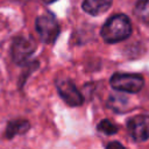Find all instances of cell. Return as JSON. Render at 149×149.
<instances>
[{"mask_svg": "<svg viewBox=\"0 0 149 149\" xmlns=\"http://www.w3.org/2000/svg\"><path fill=\"white\" fill-rule=\"evenodd\" d=\"M127 129L132 139L136 142L146 141L149 139V115H135L129 119Z\"/></svg>", "mask_w": 149, "mask_h": 149, "instance_id": "cell-6", "label": "cell"}, {"mask_svg": "<svg viewBox=\"0 0 149 149\" xmlns=\"http://www.w3.org/2000/svg\"><path fill=\"white\" fill-rule=\"evenodd\" d=\"M127 99L121 97V95H114V97H111L109 98V101H108V106L111 108H113L114 111H118V113L122 112L125 109V107L127 106Z\"/></svg>", "mask_w": 149, "mask_h": 149, "instance_id": "cell-11", "label": "cell"}, {"mask_svg": "<svg viewBox=\"0 0 149 149\" xmlns=\"http://www.w3.org/2000/svg\"><path fill=\"white\" fill-rule=\"evenodd\" d=\"M35 26L40 38L44 43H54L56 41L59 34V26L52 14L45 13L43 15H40L36 19Z\"/></svg>", "mask_w": 149, "mask_h": 149, "instance_id": "cell-3", "label": "cell"}, {"mask_svg": "<svg viewBox=\"0 0 149 149\" xmlns=\"http://www.w3.org/2000/svg\"><path fill=\"white\" fill-rule=\"evenodd\" d=\"M112 0H84L81 7L90 15H100L108 10Z\"/></svg>", "mask_w": 149, "mask_h": 149, "instance_id": "cell-7", "label": "cell"}, {"mask_svg": "<svg viewBox=\"0 0 149 149\" xmlns=\"http://www.w3.org/2000/svg\"><path fill=\"white\" fill-rule=\"evenodd\" d=\"M132 33V24L127 15L115 14L111 16L100 30L102 40L107 43H116L126 40Z\"/></svg>", "mask_w": 149, "mask_h": 149, "instance_id": "cell-1", "label": "cell"}, {"mask_svg": "<svg viewBox=\"0 0 149 149\" xmlns=\"http://www.w3.org/2000/svg\"><path fill=\"white\" fill-rule=\"evenodd\" d=\"M111 86L120 92L137 93L144 84L143 77L137 73H115L112 76Z\"/></svg>", "mask_w": 149, "mask_h": 149, "instance_id": "cell-2", "label": "cell"}, {"mask_svg": "<svg viewBox=\"0 0 149 149\" xmlns=\"http://www.w3.org/2000/svg\"><path fill=\"white\" fill-rule=\"evenodd\" d=\"M115 147H118V148H123V146L121 144V143H119V142H113V143H109V144H107V148H115Z\"/></svg>", "mask_w": 149, "mask_h": 149, "instance_id": "cell-12", "label": "cell"}, {"mask_svg": "<svg viewBox=\"0 0 149 149\" xmlns=\"http://www.w3.org/2000/svg\"><path fill=\"white\" fill-rule=\"evenodd\" d=\"M134 13L137 19L149 23V0H137Z\"/></svg>", "mask_w": 149, "mask_h": 149, "instance_id": "cell-9", "label": "cell"}, {"mask_svg": "<svg viewBox=\"0 0 149 149\" xmlns=\"http://www.w3.org/2000/svg\"><path fill=\"white\" fill-rule=\"evenodd\" d=\"M118 129H119L118 126L114 122H112L111 120H108V119L101 120L99 122V125H98V130L104 133V134H106V135H113V134H115L118 132Z\"/></svg>", "mask_w": 149, "mask_h": 149, "instance_id": "cell-10", "label": "cell"}, {"mask_svg": "<svg viewBox=\"0 0 149 149\" xmlns=\"http://www.w3.org/2000/svg\"><path fill=\"white\" fill-rule=\"evenodd\" d=\"M44 2H47V3H51V2H55L56 0H43Z\"/></svg>", "mask_w": 149, "mask_h": 149, "instance_id": "cell-13", "label": "cell"}, {"mask_svg": "<svg viewBox=\"0 0 149 149\" xmlns=\"http://www.w3.org/2000/svg\"><path fill=\"white\" fill-rule=\"evenodd\" d=\"M29 129V122L27 120H13L7 125L6 137L12 139L16 135L23 134Z\"/></svg>", "mask_w": 149, "mask_h": 149, "instance_id": "cell-8", "label": "cell"}, {"mask_svg": "<svg viewBox=\"0 0 149 149\" xmlns=\"http://www.w3.org/2000/svg\"><path fill=\"white\" fill-rule=\"evenodd\" d=\"M36 44L31 38L19 36L12 43V57L16 64L24 63L35 51Z\"/></svg>", "mask_w": 149, "mask_h": 149, "instance_id": "cell-4", "label": "cell"}, {"mask_svg": "<svg viewBox=\"0 0 149 149\" xmlns=\"http://www.w3.org/2000/svg\"><path fill=\"white\" fill-rule=\"evenodd\" d=\"M57 91L62 99L70 106H79L83 104V95L80 92L77 90L76 85L73 84L72 80L68 78H62L58 79L56 83Z\"/></svg>", "mask_w": 149, "mask_h": 149, "instance_id": "cell-5", "label": "cell"}]
</instances>
